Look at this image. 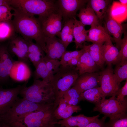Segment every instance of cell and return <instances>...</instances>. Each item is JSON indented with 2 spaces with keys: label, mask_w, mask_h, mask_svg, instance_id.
Instances as JSON below:
<instances>
[{
  "label": "cell",
  "mask_w": 127,
  "mask_h": 127,
  "mask_svg": "<svg viewBox=\"0 0 127 127\" xmlns=\"http://www.w3.org/2000/svg\"><path fill=\"white\" fill-rule=\"evenodd\" d=\"M13 18L12 22L15 32L26 40H34L46 52V37L42 29L41 23L38 18L26 15L13 8Z\"/></svg>",
  "instance_id": "6da1fadb"
},
{
  "label": "cell",
  "mask_w": 127,
  "mask_h": 127,
  "mask_svg": "<svg viewBox=\"0 0 127 127\" xmlns=\"http://www.w3.org/2000/svg\"><path fill=\"white\" fill-rule=\"evenodd\" d=\"M56 0H9V4L13 8L30 16L37 15L38 18H44L58 11Z\"/></svg>",
  "instance_id": "7a4b0ae2"
},
{
  "label": "cell",
  "mask_w": 127,
  "mask_h": 127,
  "mask_svg": "<svg viewBox=\"0 0 127 127\" xmlns=\"http://www.w3.org/2000/svg\"><path fill=\"white\" fill-rule=\"evenodd\" d=\"M75 67L60 65L59 69L53 76L50 83L54 93L56 108L64 94L71 87L79 76Z\"/></svg>",
  "instance_id": "3957f363"
},
{
  "label": "cell",
  "mask_w": 127,
  "mask_h": 127,
  "mask_svg": "<svg viewBox=\"0 0 127 127\" xmlns=\"http://www.w3.org/2000/svg\"><path fill=\"white\" fill-rule=\"evenodd\" d=\"M20 95L22 98L32 102L42 104L54 103V93L51 85L43 80H34L31 86L24 87Z\"/></svg>",
  "instance_id": "277c9868"
},
{
  "label": "cell",
  "mask_w": 127,
  "mask_h": 127,
  "mask_svg": "<svg viewBox=\"0 0 127 127\" xmlns=\"http://www.w3.org/2000/svg\"><path fill=\"white\" fill-rule=\"evenodd\" d=\"M54 105V103L40 104L19 97L7 111L0 116V122L8 124L29 113L48 108Z\"/></svg>",
  "instance_id": "5b68a950"
},
{
  "label": "cell",
  "mask_w": 127,
  "mask_h": 127,
  "mask_svg": "<svg viewBox=\"0 0 127 127\" xmlns=\"http://www.w3.org/2000/svg\"><path fill=\"white\" fill-rule=\"evenodd\" d=\"M56 109L54 106L31 112L7 125L11 127H49L58 121L54 115Z\"/></svg>",
  "instance_id": "8992f818"
},
{
  "label": "cell",
  "mask_w": 127,
  "mask_h": 127,
  "mask_svg": "<svg viewBox=\"0 0 127 127\" xmlns=\"http://www.w3.org/2000/svg\"><path fill=\"white\" fill-rule=\"evenodd\" d=\"M127 101L121 102L116 99V95L109 99L103 98L98 104L95 105L93 111H98L104 116L109 118L120 114L127 112Z\"/></svg>",
  "instance_id": "52a82bcc"
},
{
  "label": "cell",
  "mask_w": 127,
  "mask_h": 127,
  "mask_svg": "<svg viewBox=\"0 0 127 127\" xmlns=\"http://www.w3.org/2000/svg\"><path fill=\"white\" fill-rule=\"evenodd\" d=\"M38 18L41 23L43 32L46 37L57 36L60 39V32L63 27V18L58 11L45 18Z\"/></svg>",
  "instance_id": "ba28073f"
},
{
  "label": "cell",
  "mask_w": 127,
  "mask_h": 127,
  "mask_svg": "<svg viewBox=\"0 0 127 127\" xmlns=\"http://www.w3.org/2000/svg\"><path fill=\"white\" fill-rule=\"evenodd\" d=\"M88 0H58L56 4L58 12L62 16V23L76 17L78 11L85 7Z\"/></svg>",
  "instance_id": "9c48e42d"
},
{
  "label": "cell",
  "mask_w": 127,
  "mask_h": 127,
  "mask_svg": "<svg viewBox=\"0 0 127 127\" xmlns=\"http://www.w3.org/2000/svg\"><path fill=\"white\" fill-rule=\"evenodd\" d=\"M112 64L107 67L99 73L100 86L105 96L116 95L119 89V85L115 77Z\"/></svg>",
  "instance_id": "30bf717a"
},
{
  "label": "cell",
  "mask_w": 127,
  "mask_h": 127,
  "mask_svg": "<svg viewBox=\"0 0 127 127\" xmlns=\"http://www.w3.org/2000/svg\"><path fill=\"white\" fill-rule=\"evenodd\" d=\"M27 83L11 88H4L0 87V116L7 111L13 104Z\"/></svg>",
  "instance_id": "8fae6325"
},
{
  "label": "cell",
  "mask_w": 127,
  "mask_h": 127,
  "mask_svg": "<svg viewBox=\"0 0 127 127\" xmlns=\"http://www.w3.org/2000/svg\"><path fill=\"white\" fill-rule=\"evenodd\" d=\"M15 61L8 50L7 44H0V86L8 81L10 70Z\"/></svg>",
  "instance_id": "7c38bea8"
},
{
  "label": "cell",
  "mask_w": 127,
  "mask_h": 127,
  "mask_svg": "<svg viewBox=\"0 0 127 127\" xmlns=\"http://www.w3.org/2000/svg\"><path fill=\"white\" fill-rule=\"evenodd\" d=\"M103 20L104 27L105 31L110 36H113L116 47L119 50L120 48L122 43L123 34L127 28V24H122L111 18L108 14Z\"/></svg>",
  "instance_id": "4fadbf2b"
},
{
  "label": "cell",
  "mask_w": 127,
  "mask_h": 127,
  "mask_svg": "<svg viewBox=\"0 0 127 127\" xmlns=\"http://www.w3.org/2000/svg\"><path fill=\"white\" fill-rule=\"evenodd\" d=\"M100 76L98 73H85L79 75L72 87L80 93L100 85Z\"/></svg>",
  "instance_id": "5bb4252c"
},
{
  "label": "cell",
  "mask_w": 127,
  "mask_h": 127,
  "mask_svg": "<svg viewBox=\"0 0 127 127\" xmlns=\"http://www.w3.org/2000/svg\"><path fill=\"white\" fill-rule=\"evenodd\" d=\"M45 56L49 59H61L67 48L61 39L56 36L47 37L46 41Z\"/></svg>",
  "instance_id": "9a60e30c"
},
{
  "label": "cell",
  "mask_w": 127,
  "mask_h": 127,
  "mask_svg": "<svg viewBox=\"0 0 127 127\" xmlns=\"http://www.w3.org/2000/svg\"><path fill=\"white\" fill-rule=\"evenodd\" d=\"M29 65L23 62L15 61L10 70V78L17 82L27 81L31 76Z\"/></svg>",
  "instance_id": "2e32d148"
},
{
  "label": "cell",
  "mask_w": 127,
  "mask_h": 127,
  "mask_svg": "<svg viewBox=\"0 0 127 127\" xmlns=\"http://www.w3.org/2000/svg\"><path fill=\"white\" fill-rule=\"evenodd\" d=\"M99 115L91 117L87 116L82 114L72 115L67 119L58 120L55 124H58L65 127H85L99 118Z\"/></svg>",
  "instance_id": "e0dca14e"
},
{
  "label": "cell",
  "mask_w": 127,
  "mask_h": 127,
  "mask_svg": "<svg viewBox=\"0 0 127 127\" xmlns=\"http://www.w3.org/2000/svg\"><path fill=\"white\" fill-rule=\"evenodd\" d=\"M84 49L75 67L78 71L79 76L85 73L95 72L99 67L88 53Z\"/></svg>",
  "instance_id": "ac0fdd59"
},
{
  "label": "cell",
  "mask_w": 127,
  "mask_h": 127,
  "mask_svg": "<svg viewBox=\"0 0 127 127\" xmlns=\"http://www.w3.org/2000/svg\"><path fill=\"white\" fill-rule=\"evenodd\" d=\"M87 41L94 43L103 44L111 41V37L106 32L101 24L93 25L87 30Z\"/></svg>",
  "instance_id": "d6986e66"
},
{
  "label": "cell",
  "mask_w": 127,
  "mask_h": 127,
  "mask_svg": "<svg viewBox=\"0 0 127 127\" xmlns=\"http://www.w3.org/2000/svg\"><path fill=\"white\" fill-rule=\"evenodd\" d=\"M81 110L80 106L70 105L63 98L54 111V115L58 121L67 119L72 116L74 113L77 112Z\"/></svg>",
  "instance_id": "ffe728a7"
},
{
  "label": "cell",
  "mask_w": 127,
  "mask_h": 127,
  "mask_svg": "<svg viewBox=\"0 0 127 127\" xmlns=\"http://www.w3.org/2000/svg\"><path fill=\"white\" fill-rule=\"evenodd\" d=\"M112 1L111 0H89L87 4L93 9L101 23L108 13Z\"/></svg>",
  "instance_id": "44dd1931"
},
{
  "label": "cell",
  "mask_w": 127,
  "mask_h": 127,
  "mask_svg": "<svg viewBox=\"0 0 127 127\" xmlns=\"http://www.w3.org/2000/svg\"><path fill=\"white\" fill-rule=\"evenodd\" d=\"M102 50L104 60L107 65H116L120 62L119 50L111 41L104 42L102 44Z\"/></svg>",
  "instance_id": "7402d4cb"
},
{
  "label": "cell",
  "mask_w": 127,
  "mask_h": 127,
  "mask_svg": "<svg viewBox=\"0 0 127 127\" xmlns=\"http://www.w3.org/2000/svg\"><path fill=\"white\" fill-rule=\"evenodd\" d=\"M28 45V57L35 67L45 56V52L39 45L33 42L32 40H26Z\"/></svg>",
  "instance_id": "603a6c76"
},
{
  "label": "cell",
  "mask_w": 127,
  "mask_h": 127,
  "mask_svg": "<svg viewBox=\"0 0 127 127\" xmlns=\"http://www.w3.org/2000/svg\"><path fill=\"white\" fill-rule=\"evenodd\" d=\"M74 23L73 28V34L76 49L82 48L83 44L87 40V30H86L85 25L76 17L74 18Z\"/></svg>",
  "instance_id": "cb8c5ba5"
},
{
  "label": "cell",
  "mask_w": 127,
  "mask_h": 127,
  "mask_svg": "<svg viewBox=\"0 0 127 127\" xmlns=\"http://www.w3.org/2000/svg\"><path fill=\"white\" fill-rule=\"evenodd\" d=\"M86 6L80 10L79 13L76 15L81 22L85 26L101 24L93 9L87 4Z\"/></svg>",
  "instance_id": "d4e9b609"
},
{
  "label": "cell",
  "mask_w": 127,
  "mask_h": 127,
  "mask_svg": "<svg viewBox=\"0 0 127 127\" xmlns=\"http://www.w3.org/2000/svg\"><path fill=\"white\" fill-rule=\"evenodd\" d=\"M103 44L94 43L88 45H83L82 48L86 50L94 61L97 66L101 68H102L105 63L102 50Z\"/></svg>",
  "instance_id": "484cf974"
},
{
  "label": "cell",
  "mask_w": 127,
  "mask_h": 127,
  "mask_svg": "<svg viewBox=\"0 0 127 127\" xmlns=\"http://www.w3.org/2000/svg\"><path fill=\"white\" fill-rule=\"evenodd\" d=\"M108 14L112 19L121 24L127 19V6L122 5L119 2L113 1Z\"/></svg>",
  "instance_id": "4316f807"
},
{
  "label": "cell",
  "mask_w": 127,
  "mask_h": 127,
  "mask_svg": "<svg viewBox=\"0 0 127 127\" xmlns=\"http://www.w3.org/2000/svg\"><path fill=\"white\" fill-rule=\"evenodd\" d=\"M82 100H86L95 105L99 103L103 98L106 97L100 87L87 90L81 93Z\"/></svg>",
  "instance_id": "83f0119b"
},
{
  "label": "cell",
  "mask_w": 127,
  "mask_h": 127,
  "mask_svg": "<svg viewBox=\"0 0 127 127\" xmlns=\"http://www.w3.org/2000/svg\"><path fill=\"white\" fill-rule=\"evenodd\" d=\"M43 59L35 67V70L33 73L34 80L41 78L42 80L50 83L53 76L49 71Z\"/></svg>",
  "instance_id": "f1b7e54d"
},
{
  "label": "cell",
  "mask_w": 127,
  "mask_h": 127,
  "mask_svg": "<svg viewBox=\"0 0 127 127\" xmlns=\"http://www.w3.org/2000/svg\"><path fill=\"white\" fill-rule=\"evenodd\" d=\"M15 32L12 21L0 22V42L9 41L15 35Z\"/></svg>",
  "instance_id": "f546056e"
},
{
  "label": "cell",
  "mask_w": 127,
  "mask_h": 127,
  "mask_svg": "<svg viewBox=\"0 0 127 127\" xmlns=\"http://www.w3.org/2000/svg\"><path fill=\"white\" fill-rule=\"evenodd\" d=\"M113 72L116 81L119 85L122 81L127 79V60L116 64Z\"/></svg>",
  "instance_id": "4dcf8cb0"
},
{
  "label": "cell",
  "mask_w": 127,
  "mask_h": 127,
  "mask_svg": "<svg viewBox=\"0 0 127 127\" xmlns=\"http://www.w3.org/2000/svg\"><path fill=\"white\" fill-rule=\"evenodd\" d=\"M8 50L12 56H16L18 60L25 62L29 65L30 61L27 54L21 51L15 44L10 40L8 41L7 44Z\"/></svg>",
  "instance_id": "1f68e13d"
},
{
  "label": "cell",
  "mask_w": 127,
  "mask_h": 127,
  "mask_svg": "<svg viewBox=\"0 0 127 127\" xmlns=\"http://www.w3.org/2000/svg\"><path fill=\"white\" fill-rule=\"evenodd\" d=\"M105 127H127V112L109 118V120L105 123Z\"/></svg>",
  "instance_id": "d6a6232c"
},
{
  "label": "cell",
  "mask_w": 127,
  "mask_h": 127,
  "mask_svg": "<svg viewBox=\"0 0 127 127\" xmlns=\"http://www.w3.org/2000/svg\"><path fill=\"white\" fill-rule=\"evenodd\" d=\"M80 94L75 88L72 87L64 94L63 98L68 103L77 105L81 100Z\"/></svg>",
  "instance_id": "836d02e7"
},
{
  "label": "cell",
  "mask_w": 127,
  "mask_h": 127,
  "mask_svg": "<svg viewBox=\"0 0 127 127\" xmlns=\"http://www.w3.org/2000/svg\"><path fill=\"white\" fill-rule=\"evenodd\" d=\"M13 10L9 4L0 6V22H11L13 17L11 11Z\"/></svg>",
  "instance_id": "e575fe53"
},
{
  "label": "cell",
  "mask_w": 127,
  "mask_h": 127,
  "mask_svg": "<svg viewBox=\"0 0 127 127\" xmlns=\"http://www.w3.org/2000/svg\"><path fill=\"white\" fill-rule=\"evenodd\" d=\"M74 23L73 18L70 19L63 23V27L60 35V39L66 48L67 37L73 28Z\"/></svg>",
  "instance_id": "d590c367"
},
{
  "label": "cell",
  "mask_w": 127,
  "mask_h": 127,
  "mask_svg": "<svg viewBox=\"0 0 127 127\" xmlns=\"http://www.w3.org/2000/svg\"><path fill=\"white\" fill-rule=\"evenodd\" d=\"M84 51L83 48L79 50L66 51L62 56L60 61L61 65H65L72 59L79 57Z\"/></svg>",
  "instance_id": "8d00e7d4"
},
{
  "label": "cell",
  "mask_w": 127,
  "mask_h": 127,
  "mask_svg": "<svg viewBox=\"0 0 127 127\" xmlns=\"http://www.w3.org/2000/svg\"><path fill=\"white\" fill-rule=\"evenodd\" d=\"M47 68L51 74L53 76L58 71L61 65L59 60L51 59L45 56L43 59Z\"/></svg>",
  "instance_id": "74e56055"
},
{
  "label": "cell",
  "mask_w": 127,
  "mask_h": 127,
  "mask_svg": "<svg viewBox=\"0 0 127 127\" xmlns=\"http://www.w3.org/2000/svg\"><path fill=\"white\" fill-rule=\"evenodd\" d=\"M124 36L122 39L120 49L119 51V56L120 62H124L127 60V33L126 29L124 32Z\"/></svg>",
  "instance_id": "f35d334b"
},
{
  "label": "cell",
  "mask_w": 127,
  "mask_h": 127,
  "mask_svg": "<svg viewBox=\"0 0 127 127\" xmlns=\"http://www.w3.org/2000/svg\"><path fill=\"white\" fill-rule=\"evenodd\" d=\"M15 44L21 51L26 53L28 52V45L27 41L22 37L15 35L10 40Z\"/></svg>",
  "instance_id": "ab89813d"
},
{
  "label": "cell",
  "mask_w": 127,
  "mask_h": 127,
  "mask_svg": "<svg viewBox=\"0 0 127 127\" xmlns=\"http://www.w3.org/2000/svg\"><path fill=\"white\" fill-rule=\"evenodd\" d=\"M127 95V79L125 83L120 89H119L116 95V99L119 102H123L127 101L125 97Z\"/></svg>",
  "instance_id": "60d3db41"
},
{
  "label": "cell",
  "mask_w": 127,
  "mask_h": 127,
  "mask_svg": "<svg viewBox=\"0 0 127 127\" xmlns=\"http://www.w3.org/2000/svg\"><path fill=\"white\" fill-rule=\"evenodd\" d=\"M106 118L104 116L100 119L98 118L85 127H105V122Z\"/></svg>",
  "instance_id": "b9f144b4"
},
{
  "label": "cell",
  "mask_w": 127,
  "mask_h": 127,
  "mask_svg": "<svg viewBox=\"0 0 127 127\" xmlns=\"http://www.w3.org/2000/svg\"><path fill=\"white\" fill-rule=\"evenodd\" d=\"M79 57L72 59L65 65H67L71 67L76 66L78 64Z\"/></svg>",
  "instance_id": "7bdbcfd3"
},
{
  "label": "cell",
  "mask_w": 127,
  "mask_h": 127,
  "mask_svg": "<svg viewBox=\"0 0 127 127\" xmlns=\"http://www.w3.org/2000/svg\"><path fill=\"white\" fill-rule=\"evenodd\" d=\"M73 30V28L67 37L66 45L67 48L70 44L72 42H74L73 40L74 36Z\"/></svg>",
  "instance_id": "ee69618b"
},
{
  "label": "cell",
  "mask_w": 127,
  "mask_h": 127,
  "mask_svg": "<svg viewBox=\"0 0 127 127\" xmlns=\"http://www.w3.org/2000/svg\"><path fill=\"white\" fill-rule=\"evenodd\" d=\"M9 0H0V6L9 4Z\"/></svg>",
  "instance_id": "f6af8a7d"
},
{
  "label": "cell",
  "mask_w": 127,
  "mask_h": 127,
  "mask_svg": "<svg viewBox=\"0 0 127 127\" xmlns=\"http://www.w3.org/2000/svg\"><path fill=\"white\" fill-rule=\"evenodd\" d=\"M119 1L122 5L127 6V0H119Z\"/></svg>",
  "instance_id": "bcb514c9"
},
{
  "label": "cell",
  "mask_w": 127,
  "mask_h": 127,
  "mask_svg": "<svg viewBox=\"0 0 127 127\" xmlns=\"http://www.w3.org/2000/svg\"><path fill=\"white\" fill-rule=\"evenodd\" d=\"M0 127H11L10 126L0 122Z\"/></svg>",
  "instance_id": "7dc6e473"
},
{
  "label": "cell",
  "mask_w": 127,
  "mask_h": 127,
  "mask_svg": "<svg viewBox=\"0 0 127 127\" xmlns=\"http://www.w3.org/2000/svg\"><path fill=\"white\" fill-rule=\"evenodd\" d=\"M49 127H64L62 126L61 125H60L56 124H53L50 126Z\"/></svg>",
  "instance_id": "c3c4849f"
}]
</instances>
